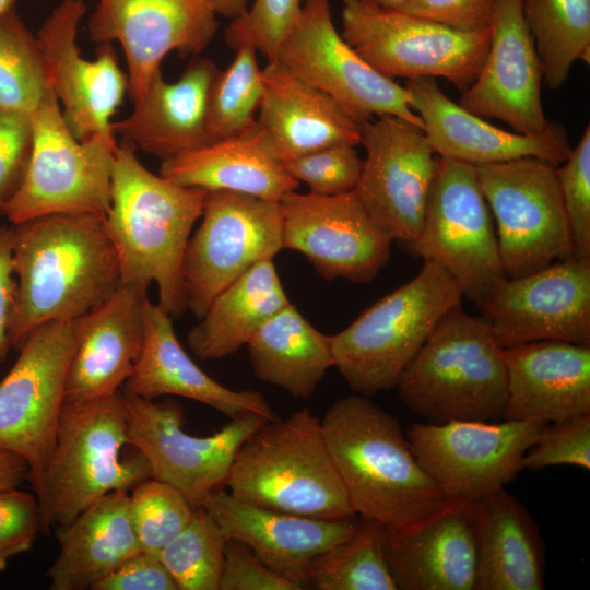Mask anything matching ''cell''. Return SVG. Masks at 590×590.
I'll return each mask as SVG.
<instances>
[{"label": "cell", "mask_w": 590, "mask_h": 590, "mask_svg": "<svg viewBox=\"0 0 590 590\" xmlns=\"http://www.w3.org/2000/svg\"><path fill=\"white\" fill-rule=\"evenodd\" d=\"M556 177L574 243L575 257H590V127L565 162L556 167Z\"/></svg>", "instance_id": "obj_44"}, {"label": "cell", "mask_w": 590, "mask_h": 590, "mask_svg": "<svg viewBox=\"0 0 590 590\" xmlns=\"http://www.w3.org/2000/svg\"><path fill=\"white\" fill-rule=\"evenodd\" d=\"M220 590H303L269 567L248 545L228 539Z\"/></svg>", "instance_id": "obj_48"}, {"label": "cell", "mask_w": 590, "mask_h": 590, "mask_svg": "<svg viewBox=\"0 0 590 590\" xmlns=\"http://www.w3.org/2000/svg\"><path fill=\"white\" fill-rule=\"evenodd\" d=\"M321 425L355 515L403 529L446 502L415 458L398 418L368 397L338 399L327 409Z\"/></svg>", "instance_id": "obj_3"}, {"label": "cell", "mask_w": 590, "mask_h": 590, "mask_svg": "<svg viewBox=\"0 0 590 590\" xmlns=\"http://www.w3.org/2000/svg\"><path fill=\"white\" fill-rule=\"evenodd\" d=\"M476 306L504 349L538 341L590 346V257L506 278Z\"/></svg>", "instance_id": "obj_18"}, {"label": "cell", "mask_w": 590, "mask_h": 590, "mask_svg": "<svg viewBox=\"0 0 590 590\" xmlns=\"http://www.w3.org/2000/svg\"><path fill=\"white\" fill-rule=\"evenodd\" d=\"M225 487L247 504L303 517L353 519L321 418L308 408L266 421L239 447Z\"/></svg>", "instance_id": "obj_5"}, {"label": "cell", "mask_w": 590, "mask_h": 590, "mask_svg": "<svg viewBox=\"0 0 590 590\" xmlns=\"http://www.w3.org/2000/svg\"><path fill=\"white\" fill-rule=\"evenodd\" d=\"M219 70L211 59L197 57L174 83L158 72L133 103L132 113L113 121L114 134L162 161L208 144V97Z\"/></svg>", "instance_id": "obj_29"}, {"label": "cell", "mask_w": 590, "mask_h": 590, "mask_svg": "<svg viewBox=\"0 0 590 590\" xmlns=\"http://www.w3.org/2000/svg\"><path fill=\"white\" fill-rule=\"evenodd\" d=\"M75 346L71 322L35 328L0 381V449L27 463L34 492L52 457L64 403V382Z\"/></svg>", "instance_id": "obj_14"}, {"label": "cell", "mask_w": 590, "mask_h": 590, "mask_svg": "<svg viewBox=\"0 0 590 590\" xmlns=\"http://www.w3.org/2000/svg\"><path fill=\"white\" fill-rule=\"evenodd\" d=\"M172 316L149 297L144 300V343L123 389L145 399L178 396L206 404L229 418L248 413L276 418L258 391H235L205 374L179 344Z\"/></svg>", "instance_id": "obj_30"}, {"label": "cell", "mask_w": 590, "mask_h": 590, "mask_svg": "<svg viewBox=\"0 0 590 590\" xmlns=\"http://www.w3.org/2000/svg\"><path fill=\"white\" fill-rule=\"evenodd\" d=\"M475 590H543L545 545L529 510L502 488L472 503Z\"/></svg>", "instance_id": "obj_31"}, {"label": "cell", "mask_w": 590, "mask_h": 590, "mask_svg": "<svg viewBox=\"0 0 590 590\" xmlns=\"http://www.w3.org/2000/svg\"><path fill=\"white\" fill-rule=\"evenodd\" d=\"M146 297V293L120 284L106 300L71 322L75 346L64 402L106 398L123 387L143 349Z\"/></svg>", "instance_id": "obj_25"}, {"label": "cell", "mask_w": 590, "mask_h": 590, "mask_svg": "<svg viewBox=\"0 0 590 590\" xmlns=\"http://www.w3.org/2000/svg\"><path fill=\"white\" fill-rule=\"evenodd\" d=\"M28 465L19 455L0 449V491L17 487L28 479Z\"/></svg>", "instance_id": "obj_52"}, {"label": "cell", "mask_w": 590, "mask_h": 590, "mask_svg": "<svg viewBox=\"0 0 590 590\" xmlns=\"http://www.w3.org/2000/svg\"><path fill=\"white\" fill-rule=\"evenodd\" d=\"M302 7L303 0H253L247 12L232 20L226 27L225 42L235 50L243 46L252 47L273 61L296 24Z\"/></svg>", "instance_id": "obj_42"}, {"label": "cell", "mask_w": 590, "mask_h": 590, "mask_svg": "<svg viewBox=\"0 0 590 590\" xmlns=\"http://www.w3.org/2000/svg\"><path fill=\"white\" fill-rule=\"evenodd\" d=\"M135 151L125 141L117 144L110 208L105 215L118 256L120 284L146 293L155 282L158 304L179 318L188 310L184 255L209 190L153 174Z\"/></svg>", "instance_id": "obj_2"}, {"label": "cell", "mask_w": 590, "mask_h": 590, "mask_svg": "<svg viewBox=\"0 0 590 590\" xmlns=\"http://www.w3.org/2000/svg\"><path fill=\"white\" fill-rule=\"evenodd\" d=\"M30 117V165L3 215L11 224L49 214L106 215L118 144L115 137L78 140L63 119L51 86Z\"/></svg>", "instance_id": "obj_8"}, {"label": "cell", "mask_w": 590, "mask_h": 590, "mask_svg": "<svg viewBox=\"0 0 590 590\" xmlns=\"http://www.w3.org/2000/svg\"><path fill=\"white\" fill-rule=\"evenodd\" d=\"M129 511L142 551L158 554L189 524L197 508L172 485L150 477L130 491Z\"/></svg>", "instance_id": "obj_41"}, {"label": "cell", "mask_w": 590, "mask_h": 590, "mask_svg": "<svg viewBox=\"0 0 590 590\" xmlns=\"http://www.w3.org/2000/svg\"><path fill=\"white\" fill-rule=\"evenodd\" d=\"M92 590H179L158 554L140 551Z\"/></svg>", "instance_id": "obj_50"}, {"label": "cell", "mask_w": 590, "mask_h": 590, "mask_svg": "<svg viewBox=\"0 0 590 590\" xmlns=\"http://www.w3.org/2000/svg\"><path fill=\"white\" fill-rule=\"evenodd\" d=\"M546 423L534 421L414 423L405 435L446 499L476 502L505 488Z\"/></svg>", "instance_id": "obj_16"}, {"label": "cell", "mask_w": 590, "mask_h": 590, "mask_svg": "<svg viewBox=\"0 0 590 590\" xmlns=\"http://www.w3.org/2000/svg\"><path fill=\"white\" fill-rule=\"evenodd\" d=\"M341 36L387 78H441L463 92L482 68L491 32H460L398 9L343 0Z\"/></svg>", "instance_id": "obj_9"}, {"label": "cell", "mask_w": 590, "mask_h": 590, "mask_svg": "<svg viewBox=\"0 0 590 590\" xmlns=\"http://www.w3.org/2000/svg\"><path fill=\"white\" fill-rule=\"evenodd\" d=\"M396 388L408 410L425 423L503 420L505 349L482 317L459 305L440 319Z\"/></svg>", "instance_id": "obj_4"}, {"label": "cell", "mask_w": 590, "mask_h": 590, "mask_svg": "<svg viewBox=\"0 0 590 590\" xmlns=\"http://www.w3.org/2000/svg\"><path fill=\"white\" fill-rule=\"evenodd\" d=\"M16 278L11 347L50 321L72 322L120 285L117 251L102 214H49L11 224Z\"/></svg>", "instance_id": "obj_1"}, {"label": "cell", "mask_w": 590, "mask_h": 590, "mask_svg": "<svg viewBox=\"0 0 590 590\" xmlns=\"http://www.w3.org/2000/svg\"><path fill=\"white\" fill-rule=\"evenodd\" d=\"M256 52L249 46L237 48L231 64L213 79L205 119L208 144L238 135L255 125L262 96V69Z\"/></svg>", "instance_id": "obj_39"}, {"label": "cell", "mask_w": 590, "mask_h": 590, "mask_svg": "<svg viewBox=\"0 0 590 590\" xmlns=\"http://www.w3.org/2000/svg\"><path fill=\"white\" fill-rule=\"evenodd\" d=\"M15 0H0V17L13 9Z\"/></svg>", "instance_id": "obj_55"}, {"label": "cell", "mask_w": 590, "mask_h": 590, "mask_svg": "<svg viewBox=\"0 0 590 590\" xmlns=\"http://www.w3.org/2000/svg\"><path fill=\"white\" fill-rule=\"evenodd\" d=\"M85 12L83 0H61L36 34L63 119L80 141L115 137L111 118L128 93L110 44H99L94 60L81 55L76 35Z\"/></svg>", "instance_id": "obj_21"}, {"label": "cell", "mask_w": 590, "mask_h": 590, "mask_svg": "<svg viewBox=\"0 0 590 590\" xmlns=\"http://www.w3.org/2000/svg\"><path fill=\"white\" fill-rule=\"evenodd\" d=\"M121 392L129 445L145 458L153 479L178 489L196 508L225 487L239 447L269 421L248 413L210 436H192L184 430V410L176 401L154 402L123 388Z\"/></svg>", "instance_id": "obj_15"}, {"label": "cell", "mask_w": 590, "mask_h": 590, "mask_svg": "<svg viewBox=\"0 0 590 590\" xmlns=\"http://www.w3.org/2000/svg\"><path fill=\"white\" fill-rule=\"evenodd\" d=\"M475 169L496 224L506 278L524 276L575 256L555 165L526 157Z\"/></svg>", "instance_id": "obj_10"}, {"label": "cell", "mask_w": 590, "mask_h": 590, "mask_svg": "<svg viewBox=\"0 0 590 590\" xmlns=\"http://www.w3.org/2000/svg\"><path fill=\"white\" fill-rule=\"evenodd\" d=\"M554 465L590 469V414L545 424L523 457V469L539 471Z\"/></svg>", "instance_id": "obj_45"}, {"label": "cell", "mask_w": 590, "mask_h": 590, "mask_svg": "<svg viewBox=\"0 0 590 590\" xmlns=\"http://www.w3.org/2000/svg\"><path fill=\"white\" fill-rule=\"evenodd\" d=\"M543 83L558 90L576 61L590 59V0H522Z\"/></svg>", "instance_id": "obj_36"}, {"label": "cell", "mask_w": 590, "mask_h": 590, "mask_svg": "<svg viewBox=\"0 0 590 590\" xmlns=\"http://www.w3.org/2000/svg\"><path fill=\"white\" fill-rule=\"evenodd\" d=\"M126 446L130 445L121 389L102 399L63 403L56 447L35 491L40 533L67 526L99 497L114 491L130 492L152 477L138 450L123 457Z\"/></svg>", "instance_id": "obj_6"}, {"label": "cell", "mask_w": 590, "mask_h": 590, "mask_svg": "<svg viewBox=\"0 0 590 590\" xmlns=\"http://www.w3.org/2000/svg\"><path fill=\"white\" fill-rule=\"evenodd\" d=\"M388 569L402 590H475L476 547L472 503L446 499L420 522L382 528Z\"/></svg>", "instance_id": "obj_24"}, {"label": "cell", "mask_w": 590, "mask_h": 590, "mask_svg": "<svg viewBox=\"0 0 590 590\" xmlns=\"http://www.w3.org/2000/svg\"><path fill=\"white\" fill-rule=\"evenodd\" d=\"M503 420L554 422L590 414V346L538 341L505 349Z\"/></svg>", "instance_id": "obj_28"}, {"label": "cell", "mask_w": 590, "mask_h": 590, "mask_svg": "<svg viewBox=\"0 0 590 590\" xmlns=\"http://www.w3.org/2000/svg\"><path fill=\"white\" fill-rule=\"evenodd\" d=\"M129 494L110 492L56 529L60 550L47 571L50 590H92L142 551L130 520Z\"/></svg>", "instance_id": "obj_32"}, {"label": "cell", "mask_w": 590, "mask_h": 590, "mask_svg": "<svg viewBox=\"0 0 590 590\" xmlns=\"http://www.w3.org/2000/svg\"><path fill=\"white\" fill-rule=\"evenodd\" d=\"M411 107L439 157L482 165L533 157L555 166L571 146L565 129L555 122L546 132L527 135L500 129L451 101L433 78L408 80Z\"/></svg>", "instance_id": "obj_23"}, {"label": "cell", "mask_w": 590, "mask_h": 590, "mask_svg": "<svg viewBox=\"0 0 590 590\" xmlns=\"http://www.w3.org/2000/svg\"><path fill=\"white\" fill-rule=\"evenodd\" d=\"M489 32L482 68L458 104L484 119H498L517 133L548 131L555 122L543 109L542 70L522 0H495Z\"/></svg>", "instance_id": "obj_22"}, {"label": "cell", "mask_w": 590, "mask_h": 590, "mask_svg": "<svg viewBox=\"0 0 590 590\" xmlns=\"http://www.w3.org/2000/svg\"><path fill=\"white\" fill-rule=\"evenodd\" d=\"M160 175L186 187L279 202L299 187L269 152L257 122L238 135L162 161Z\"/></svg>", "instance_id": "obj_33"}, {"label": "cell", "mask_w": 590, "mask_h": 590, "mask_svg": "<svg viewBox=\"0 0 590 590\" xmlns=\"http://www.w3.org/2000/svg\"><path fill=\"white\" fill-rule=\"evenodd\" d=\"M366 151L355 192L373 221L404 246L421 231L439 156L424 130L384 115L361 125Z\"/></svg>", "instance_id": "obj_17"}, {"label": "cell", "mask_w": 590, "mask_h": 590, "mask_svg": "<svg viewBox=\"0 0 590 590\" xmlns=\"http://www.w3.org/2000/svg\"><path fill=\"white\" fill-rule=\"evenodd\" d=\"M302 81L330 96L363 125L391 115L423 129L405 86L369 66L334 26L329 0H304L276 58Z\"/></svg>", "instance_id": "obj_13"}, {"label": "cell", "mask_w": 590, "mask_h": 590, "mask_svg": "<svg viewBox=\"0 0 590 590\" xmlns=\"http://www.w3.org/2000/svg\"><path fill=\"white\" fill-rule=\"evenodd\" d=\"M495 0H408L398 10L460 32L489 27Z\"/></svg>", "instance_id": "obj_49"}, {"label": "cell", "mask_w": 590, "mask_h": 590, "mask_svg": "<svg viewBox=\"0 0 590 590\" xmlns=\"http://www.w3.org/2000/svg\"><path fill=\"white\" fill-rule=\"evenodd\" d=\"M255 376L293 397H310L333 367L330 335L312 327L291 303L247 342Z\"/></svg>", "instance_id": "obj_35"}, {"label": "cell", "mask_w": 590, "mask_h": 590, "mask_svg": "<svg viewBox=\"0 0 590 590\" xmlns=\"http://www.w3.org/2000/svg\"><path fill=\"white\" fill-rule=\"evenodd\" d=\"M201 507L226 540L245 543L274 571L303 589H307L311 558L351 536L358 526L352 519H316L257 507L225 487L212 493Z\"/></svg>", "instance_id": "obj_26"}, {"label": "cell", "mask_w": 590, "mask_h": 590, "mask_svg": "<svg viewBox=\"0 0 590 590\" xmlns=\"http://www.w3.org/2000/svg\"><path fill=\"white\" fill-rule=\"evenodd\" d=\"M210 2L217 15L234 20L247 12L249 0H210Z\"/></svg>", "instance_id": "obj_53"}, {"label": "cell", "mask_w": 590, "mask_h": 590, "mask_svg": "<svg viewBox=\"0 0 590 590\" xmlns=\"http://www.w3.org/2000/svg\"><path fill=\"white\" fill-rule=\"evenodd\" d=\"M40 533L36 496L16 487L0 491V571L8 560L32 548Z\"/></svg>", "instance_id": "obj_47"}, {"label": "cell", "mask_w": 590, "mask_h": 590, "mask_svg": "<svg viewBox=\"0 0 590 590\" xmlns=\"http://www.w3.org/2000/svg\"><path fill=\"white\" fill-rule=\"evenodd\" d=\"M32 148L30 115L0 108V214L4 213L24 181Z\"/></svg>", "instance_id": "obj_46"}, {"label": "cell", "mask_w": 590, "mask_h": 590, "mask_svg": "<svg viewBox=\"0 0 590 590\" xmlns=\"http://www.w3.org/2000/svg\"><path fill=\"white\" fill-rule=\"evenodd\" d=\"M356 145L335 144L282 162L285 172L298 182H305L310 193L339 196L354 191L363 160Z\"/></svg>", "instance_id": "obj_43"}, {"label": "cell", "mask_w": 590, "mask_h": 590, "mask_svg": "<svg viewBox=\"0 0 590 590\" xmlns=\"http://www.w3.org/2000/svg\"><path fill=\"white\" fill-rule=\"evenodd\" d=\"M261 76L256 122L275 160L282 163L330 145L359 144L361 125L330 96L278 60L269 61Z\"/></svg>", "instance_id": "obj_27"}, {"label": "cell", "mask_w": 590, "mask_h": 590, "mask_svg": "<svg viewBox=\"0 0 590 590\" xmlns=\"http://www.w3.org/2000/svg\"><path fill=\"white\" fill-rule=\"evenodd\" d=\"M210 0H97L88 20L92 42L121 45L128 95L135 103L173 50L197 55L219 28Z\"/></svg>", "instance_id": "obj_20"}, {"label": "cell", "mask_w": 590, "mask_h": 590, "mask_svg": "<svg viewBox=\"0 0 590 590\" xmlns=\"http://www.w3.org/2000/svg\"><path fill=\"white\" fill-rule=\"evenodd\" d=\"M384 526L363 518L347 539L311 558L306 587L316 590H398L381 542Z\"/></svg>", "instance_id": "obj_37"}, {"label": "cell", "mask_w": 590, "mask_h": 590, "mask_svg": "<svg viewBox=\"0 0 590 590\" xmlns=\"http://www.w3.org/2000/svg\"><path fill=\"white\" fill-rule=\"evenodd\" d=\"M12 245V225H0V363L5 361L11 349L10 327L16 293Z\"/></svg>", "instance_id": "obj_51"}, {"label": "cell", "mask_w": 590, "mask_h": 590, "mask_svg": "<svg viewBox=\"0 0 590 590\" xmlns=\"http://www.w3.org/2000/svg\"><path fill=\"white\" fill-rule=\"evenodd\" d=\"M226 539L202 507L158 556L179 590H220Z\"/></svg>", "instance_id": "obj_40"}, {"label": "cell", "mask_w": 590, "mask_h": 590, "mask_svg": "<svg viewBox=\"0 0 590 590\" xmlns=\"http://www.w3.org/2000/svg\"><path fill=\"white\" fill-rule=\"evenodd\" d=\"M288 304L272 259L262 260L213 299L188 332V345L201 361L226 357Z\"/></svg>", "instance_id": "obj_34"}, {"label": "cell", "mask_w": 590, "mask_h": 590, "mask_svg": "<svg viewBox=\"0 0 590 590\" xmlns=\"http://www.w3.org/2000/svg\"><path fill=\"white\" fill-rule=\"evenodd\" d=\"M50 86L37 36L10 10L0 17V108L31 115Z\"/></svg>", "instance_id": "obj_38"}, {"label": "cell", "mask_w": 590, "mask_h": 590, "mask_svg": "<svg viewBox=\"0 0 590 590\" xmlns=\"http://www.w3.org/2000/svg\"><path fill=\"white\" fill-rule=\"evenodd\" d=\"M368 3L386 8V9H399L408 0H364Z\"/></svg>", "instance_id": "obj_54"}, {"label": "cell", "mask_w": 590, "mask_h": 590, "mask_svg": "<svg viewBox=\"0 0 590 590\" xmlns=\"http://www.w3.org/2000/svg\"><path fill=\"white\" fill-rule=\"evenodd\" d=\"M404 247L441 264L475 305L506 279L474 165L439 157L421 231Z\"/></svg>", "instance_id": "obj_11"}, {"label": "cell", "mask_w": 590, "mask_h": 590, "mask_svg": "<svg viewBox=\"0 0 590 590\" xmlns=\"http://www.w3.org/2000/svg\"><path fill=\"white\" fill-rule=\"evenodd\" d=\"M201 217L182 260L188 309L198 319L231 283L283 249V215L279 201L210 190Z\"/></svg>", "instance_id": "obj_12"}, {"label": "cell", "mask_w": 590, "mask_h": 590, "mask_svg": "<svg viewBox=\"0 0 590 590\" xmlns=\"http://www.w3.org/2000/svg\"><path fill=\"white\" fill-rule=\"evenodd\" d=\"M280 202L283 249L303 253L323 279L367 283L388 263L392 239L355 190L331 197L293 191Z\"/></svg>", "instance_id": "obj_19"}, {"label": "cell", "mask_w": 590, "mask_h": 590, "mask_svg": "<svg viewBox=\"0 0 590 590\" xmlns=\"http://www.w3.org/2000/svg\"><path fill=\"white\" fill-rule=\"evenodd\" d=\"M462 298L455 278L438 262L424 260L414 279L330 335L333 367L356 394L369 398L396 388L437 323Z\"/></svg>", "instance_id": "obj_7"}]
</instances>
